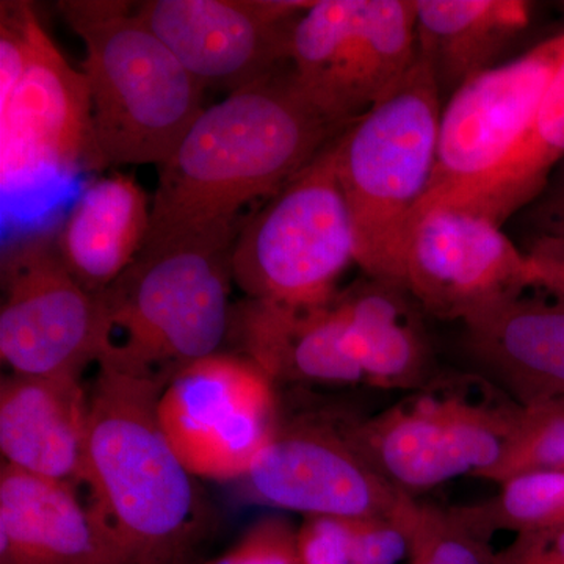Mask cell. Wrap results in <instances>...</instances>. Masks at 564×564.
Instances as JSON below:
<instances>
[{
    "instance_id": "6da1fadb",
    "label": "cell",
    "mask_w": 564,
    "mask_h": 564,
    "mask_svg": "<svg viewBox=\"0 0 564 564\" xmlns=\"http://www.w3.org/2000/svg\"><path fill=\"white\" fill-rule=\"evenodd\" d=\"M345 129L300 90L291 66L206 107L159 166L143 247L221 223L272 198Z\"/></svg>"
},
{
    "instance_id": "7a4b0ae2",
    "label": "cell",
    "mask_w": 564,
    "mask_h": 564,
    "mask_svg": "<svg viewBox=\"0 0 564 564\" xmlns=\"http://www.w3.org/2000/svg\"><path fill=\"white\" fill-rule=\"evenodd\" d=\"M161 384L98 366L82 485L113 564L188 558L209 510L159 419Z\"/></svg>"
},
{
    "instance_id": "3957f363",
    "label": "cell",
    "mask_w": 564,
    "mask_h": 564,
    "mask_svg": "<svg viewBox=\"0 0 564 564\" xmlns=\"http://www.w3.org/2000/svg\"><path fill=\"white\" fill-rule=\"evenodd\" d=\"M239 221L141 248L101 293L109 344L99 364L165 388L192 362L218 352L232 306V250Z\"/></svg>"
},
{
    "instance_id": "277c9868",
    "label": "cell",
    "mask_w": 564,
    "mask_h": 564,
    "mask_svg": "<svg viewBox=\"0 0 564 564\" xmlns=\"http://www.w3.org/2000/svg\"><path fill=\"white\" fill-rule=\"evenodd\" d=\"M85 43L96 143L106 169L161 166L198 120L206 88L122 0L58 2Z\"/></svg>"
},
{
    "instance_id": "5b68a950",
    "label": "cell",
    "mask_w": 564,
    "mask_h": 564,
    "mask_svg": "<svg viewBox=\"0 0 564 564\" xmlns=\"http://www.w3.org/2000/svg\"><path fill=\"white\" fill-rule=\"evenodd\" d=\"M443 104L417 57L380 102L337 135V174L366 276L402 285L408 239L436 163Z\"/></svg>"
},
{
    "instance_id": "8992f818",
    "label": "cell",
    "mask_w": 564,
    "mask_h": 564,
    "mask_svg": "<svg viewBox=\"0 0 564 564\" xmlns=\"http://www.w3.org/2000/svg\"><path fill=\"white\" fill-rule=\"evenodd\" d=\"M518 408L478 373H440L381 413L336 419L364 458L414 497L463 475L484 478L502 458Z\"/></svg>"
},
{
    "instance_id": "52a82bcc",
    "label": "cell",
    "mask_w": 564,
    "mask_h": 564,
    "mask_svg": "<svg viewBox=\"0 0 564 564\" xmlns=\"http://www.w3.org/2000/svg\"><path fill=\"white\" fill-rule=\"evenodd\" d=\"M336 139L240 226L232 280L247 299L323 306L339 293L337 282L356 262V239Z\"/></svg>"
},
{
    "instance_id": "ba28073f",
    "label": "cell",
    "mask_w": 564,
    "mask_h": 564,
    "mask_svg": "<svg viewBox=\"0 0 564 564\" xmlns=\"http://www.w3.org/2000/svg\"><path fill=\"white\" fill-rule=\"evenodd\" d=\"M417 58L415 0H318L296 18L289 66L303 95L347 129Z\"/></svg>"
},
{
    "instance_id": "9c48e42d",
    "label": "cell",
    "mask_w": 564,
    "mask_h": 564,
    "mask_svg": "<svg viewBox=\"0 0 564 564\" xmlns=\"http://www.w3.org/2000/svg\"><path fill=\"white\" fill-rule=\"evenodd\" d=\"M29 62L0 104V187L18 198L106 169L93 122L90 88L33 11Z\"/></svg>"
},
{
    "instance_id": "30bf717a",
    "label": "cell",
    "mask_w": 564,
    "mask_h": 564,
    "mask_svg": "<svg viewBox=\"0 0 564 564\" xmlns=\"http://www.w3.org/2000/svg\"><path fill=\"white\" fill-rule=\"evenodd\" d=\"M563 62L560 33L467 80L443 104L436 163L415 218L432 207L454 206L502 169Z\"/></svg>"
},
{
    "instance_id": "8fae6325",
    "label": "cell",
    "mask_w": 564,
    "mask_h": 564,
    "mask_svg": "<svg viewBox=\"0 0 564 564\" xmlns=\"http://www.w3.org/2000/svg\"><path fill=\"white\" fill-rule=\"evenodd\" d=\"M276 384L237 352H214L174 375L159 419L195 477L243 478L276 429Z\"/></svg>"
},
{
    "instance_id": "7c38bea8",
    "label": "cell",
    "mask_w": 564,
    "mask_h": 564,
    "mask_svg": "<svg viewBox=\"0 0 564 564\" xmlns=\"http://www.w3.org/2000/svg\"><path fill=\"white\" fill-rule=\"evenodd\" d=\"M0 356L13 373L77 378L109 344L101 296L88 292L50 237H33L3 265Z\"/></svg>"
},
{
    "instance_id": "4fadbf2b",
    "label": "cell",
    "mask_w": 564,
    "mask_h": 564,
    "mask_svg": "<svg viewBox=\"0 0 564 564\" xmlns=\"http://www.w3.org/2000/svg\"><path fill=\"white\" fill-rule=\"evenodd\" d=\"M402 285L423 313L466 323L536 285L532 262L484 215L436 206L417 215Z\"/></svg>"
},
{
    "instance_id": "5bb4252c",
    "label": "cell",
    "mask_w": 564,
    "mask_h": 564,
    "mask_svg": "<svg viewBox=\"0 0 564 564\" xmlns=\"http://www.w3.org/2000/svg\"><path fill=\"white\" fill-rule=\"evenodd\" d=\"M245 484L259 502L310 516L404 513L415 497L400 491L364 458L336 414L278 421Z\"/></svg>"
},
{
    "instance_id": "9a60e30c",
    "label": "cell",
    "mask_w": 564,
    "mask_h": 564,
    "mask_svg": "<svg viewBox=\"0 0 564 564\" xmlns=\"http://www.w3.org/2000/svg\"><path fill=\"white\" fill-rule=\"evenodd\" d=\"M299 0H148L137 18L204 88L234 93L289 66Z\"/></svg>"
},
{
    "instance_id": "2e32d148",
    "label": "cell",
    "mask_w": 564,
    "mask_h": 564,
    "mask_svg": "<svg viewBox=\"0 0 564 564\" xmlns=\"http://www.w3.org/2000/svg\"><path fill=\"white\" fill-rule=\"evenodd\" d=\"M228 339L274 384H366L336 299L323 306L247 299L232 306Z\"/></svg>"
},
{
    "instance_id": "e0dca14e",
    "label": "cell",
    "mask_w": 564,
    "mask_h": 564,
    "mask_svg": "<svg viewBox=\"0 0 564 564\" xmlns=\"http://www.w3.org/2000/svg\"><path fill=\"white\" fill-rule=\"evenodd\" d=\"M463 325L480 377L521 406H564L563 302L522 295Z\"/></svg>"
},
{
    "instance_id": "ac0fdd59",
    "label": "cell",
    "mask_w": 564,
    "mask_h": 564,
    "mask_svg": "<svg viewBox=\"0 0 564 564\" xmlns=\"http://www.w3.org/2000/svg\"><path fill=\"white\" fill-rule=\"evenodd\" d=\"M87 433L88 393L77 378H2L3 463L50 480L82 485Z\"/></svg>"
},
{
    "instance_id": "d6986e66",
    "label": "cell",
    "mask_w": 564,
    "mask_h": 564,
    "mask_svg": "<svg viewBox=\"0 0 564 564\" xmlns=\"http://www.w3.org/2000/svg\"><path fill=\"white\" fill-rule=\"evenodd\" d=\"M0 564H113L76 486L0 469Z\"/></svg>"
},
{
    "instance_id": "ffe728a7",
    "label": "cell",
    "mask_w": 564,
    "mask_h": 564,
    "mask_svg": "<svg viewBox=\"0 0 564 564\" xmlns=\"http://www.w3.org/2000/svg\"><path fill=\"white\" fill-rule=\"evenodd\" d=\"M336 303L367 386L410 393L436 380L425 313L406 289L366 276L337 293Z\"/></svg>"
},
{
    "instance_id": "44dd1931",
    "label": "cell",
    "mask_w": 564,
    "mask_h": 564,
    "mask_svg": "<svg viewBox=\"0 0 564 564\" xmlns=\"http://www.w3.org/2000/svg\"><path fill=\"white\" fill-rule=\"evenodd\" d=\"M532 21L522 0H415L421 58L447 101L467 80L503 65Z\"/></svg>"
},
{
    "instance_id": "7402d4cb",
    "label": "cell",
    "mask_w": 564,
    "mask_h": 564,
    "mask_svg": "<svg viewBox=\"0 0 564 564\" xmlns=\"http://www.w3.org/2000/svg\"><path fill=\"white\" fill-rule=\"evenodd\" d=\"M152 203L135 177L113 173L91 182L70 207L57 239L69 273L95 295L121 276L147 242Z\"/></svg>"
},
{
    "instance_id": "603a6c76",
    "label": "cell",
    "mask_w": 564,
    "mask_h": 564,
    "mask_svg": "<svg viewBox=\"0 0 564 564\" xmlns=\"http://www.w3.org/2000/svg\"><path fill=\"white\" fill-rule=\"evenodd\" d=\"M564 161V62L549 84L532 126L491 180L454 207L484 215L497 225L543 195L551 173Z\"/></svg>"
},
{
    "instance_id": "cb8c5ba5",
    "label": "cell",
    "mask_w": 564,
    "mask_h": 564,
    "mask_svg": "<svg viewBox=\"0 0 564 564\" xmlns=\"http://www.w3.org/2000/svg\"><path fill=\"white\" fill-rule=\"evenodd\" d=\"M415 500V499H414ZM310 516L296 530L303 564H399L410 555L408 513Z\"/></svg>"
},
{
    "instance_id": "d4e9b609",
    "label": "cell",
    "mask_w": 564,
    "mask_h": 564,
    "mask_svg": "<svg viewBox=\"0 0 564 564\" xmlns=\"http://www.w3.org/2000/svg\"><path fill=\"white\" fill-rule=\"evenodd\" d=\"M455 510L488 538L499 530L521 534L563 529L564 470L516 475L500 485L492 499Z\"/></svg>"
},
{
    "instance_id": "484cf974",
    "label": "cell",
    "mask_w": 564,
    "mask_h": 564,
    "mask_svg": "<svg viewBox=\"0 0 564 564\" xmlns=\"http://www.w3.org/2000/svg\"><path fill=\"white\" fill-rule=\"evenodd\" d=\"M410 564H507L486 534L477 532L456 513L417 502L408 513Z\"/></svg>"
},
{
    "instance_id": "4316f807",
    "label": "cell",
    "mask_w": 564,
    "mask_h": 564,
    "mask_svg": "<svg viewBox=\"0 0 564 564\" xmlns=\"http://www.w3.org/2000/svg\"><path fill=\"white\" fill-rule=\"evenodd\" d=\"M536 470H564V406L519 404L502 458L484 480L502 485L516 475Z\"/></svg>"
},
{
    "instance_id": "83f0119b",
    "label": "cell",
    "mask_w": 564,
    "mask_h": 564,
    "mask_svg": "<svg viewBox=\"0 0 564 564\" xmlns=\"http://www.w3.org/2000/svg\"><path fill=\"white\" fill-rule=\"evenodd\" d=\"M207 564H303L296 532L278 519L252 527L231 551Z\"/></svg>"
},
{
    "instance_id": "f1b7e54d",
    "label": "cell",
    "mask_w": 564,
    "mask_h": 564,
    "mask_svg": "<svg viewBox=\"0 0 564 564\" xmlns=\"http://www.w3.org/2000/svg\"><path fill=\"white\" fill-rule=\"evenodd\" d=\"M525 254L532 262L538 288L564 303V236L540 234Z\"/></svg>"
},
{
    "instance_id": "f546056e",
    "label": "cell",
    "mask_w": 564,
    "mask_h": 564,
    "mask_svg": "<svg viewBox=\"0 0 564 564\" xmlns=\"http://www.w3.org/2000/svg\"><path fill=\"white\" fill-rule=\"evenodd\" d=\"M500 554L507 564H564V527L516 534Z\"/></svg>"
},
{
    "instance_id": "4dcf8cb0",
    "label": "cell",
    "mask_w": 564,
    "mask_h": 564,
    "mask_svg": "<svg viewBox=\"0 0 564 564\" xmlns=\"http://www.w3.org/2000/svg\"><path fill=\"white\" fill-rule=\"evenodd\" d=\"M543 195L536 209V220L543 228L541 234L564 236V166L545 187Z\"/></svg>"
},
{
    "instance_id": "1f68e13d",
    "label": "cell",
    "mask_w": 564,
    "mask_h": 564,
    "mask_svg": "<svg viewBox=\"0 0 564 564\" xmlns=\"http://www.w3.org/2000/svg\"><path fill=\"white\" fill-rule=\"evenodd\" d=\"M155 564H193L191 558L177 560V562L155 563Z\"/></svg>"
}]
</instances>
